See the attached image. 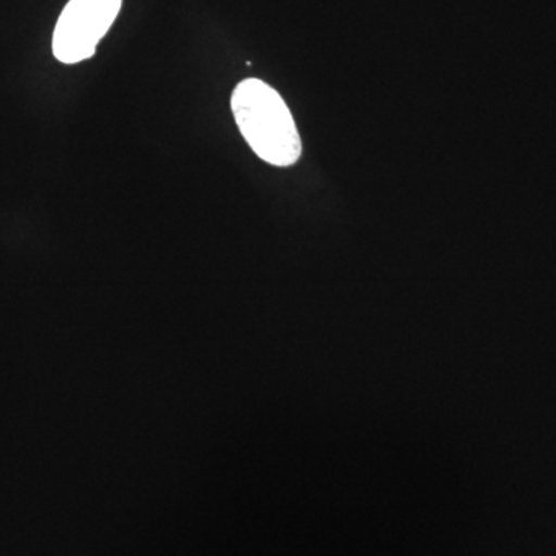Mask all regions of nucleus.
Wrapping results in <instances>:
<instances>
[{
  "label": "nucleus",
  "instance_id": "obj_2",
  "mask_svg": "<svg viewBox=\"0 0 556 556\" xmlns=\"http://www.w3.org/2000/svg\"><path fill=\"white\" fill-rule=\"evenodd\" d=\"M123 0H70L53 35V54L62 64L90 60L118 17Z\"/></svg>",
  "mask_w": 556,
  "mask_h": 556
},
{
  "label": "nucleus",
  "instance_id": "obj_1",
  "mask_svg": "<svg viewBox=\"0 0 556 556\" xmlns=\"http://www.w3.org/2000/svg\"><path fill=\"white\" fill-rule=\"evenodd\" d=\"M233 118L255 155L265 163L288 167L302 155V141L287 102L263 80H241L230 100Z\"/></svg>",
  "mask_w": 556,
  "mask_h": 556
}]
</instances>
